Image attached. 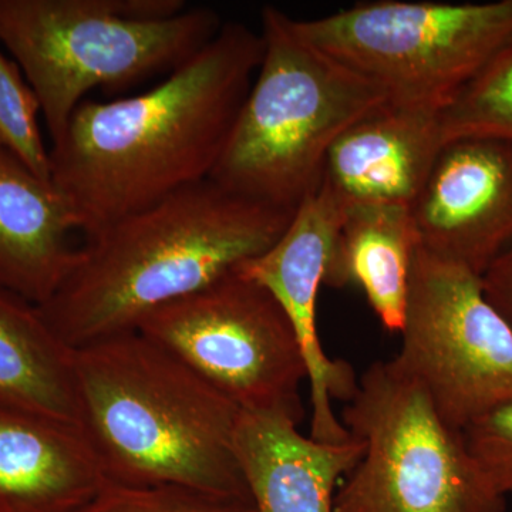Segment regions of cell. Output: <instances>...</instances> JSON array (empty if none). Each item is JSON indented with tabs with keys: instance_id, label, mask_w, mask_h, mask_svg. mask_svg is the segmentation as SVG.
<instances>
[{
	"instance_id": "obj_1",
	"label": "cell",
	"mask_w": 512,
	"mask_h": 512,
	"mask_svg": "<svg viewBox=\"0 0 512 512\" xmlns=\"http://www.w3.org/2000/svg\"><path fill=\"white\" fill-rule=\"evenodd\" d=\"M262 56L261 33L224 22L148 92L77 107L50 148V171L84 237L210 178Z\"/></svg>"
},
{
	"instance_id": "obj_2",
	"label": "cell",
	"mask_w": 512,
	"mask_h": 512,
	"mask_svg": "<svg viewBox=\"0 0 512 512\" xmlns=\"http://www.w3.org/2000/svg\"><path fill=\"white\" fill-rule=\"evenodd\" d=\"M293 215L210 178L188 185L86 235L72 271L40 312L74 350L131 332L148 313L271 248Z\"/></svg>"
},
{
	"instance_id": "obj_3",
	"label": "cell",
	"mask_w": 512,
	"mask_h": 512,
	"mask_svg": "<svg viewBox=\"0 0 512 512\" xmlns=\"http://www.w3.org/2000/svg\"><path fill=\"white\" fill-rule=\"evenodd\" d=\"M80 429L107 480L251 501L235 450L241 410L138 330L74 350Z\"/></svg>"
},
{
	"instance_id": "obj_4",
	"label": "cell",
	"mask_w": 512,
	"mask_h": 512,
	"mask_svg": "<svg viewBox=\"0 0 512 512\" xmlns=\"http://www.w3.org/2000/svg\"><path fill=\"white\" fill-rule=\"evenodd\" d=\"M222 25L184 0H0V47L35 92L52 144L90 90L173 73Z\"/></svg>"
},
{
	"instance_id": "obj_5",
	"label": "cell",
	"mask_w": 512,
	"mask_h": 512,
	"mask_svg": "<svg viewBox=\"0 0 512 512\" xmlns=\"http://www.w3.org/2000/svg\"><path fill=\"white\" fill-rule=\"evenodd\" d=\"M261 23V66L210 180L296 211L318 191L340 134L389 97L303 39L281 9L265 6Z\"/></svg>"
},
{
	"instance_id": "obj_6",
	"label": "cell",
	"mask_w": 512,
	"mask_h": 512,
	"mask_svg": "<svg viewBox=\"0 0 512 512\" xmlns=\"http://www.w3.org/2000/svg\"><path fill=\"white\" fill-rule=\"evenodd\" d=\"M342 423L363 454L343 478L335 512H505L507 498L397 360L359 377Z\"/></svg>"
},
{
	"instance_id": "obj_7",
	"label": "cell",
	"mask_w": 512,
	"mask_h": 512,
	"mask_svg": "<svg viewBox=\"0 0 512 512\" xmlns=\"http://www.w3.org/2000/svg\"><path fill=\"white\" fill-rule=\"evenodd\" d=\"M295 26L392 103L441 110L512 35V0L362 2Z\"/></svg>"
},
{
	"instance_id": "obj_8",
	"label": "cell",
	"mask_w": 512,
	"mask_h": 512,
	"mask_svg": "<svg viewBox=\"0 0 512 512\" xmlns=\"http://www.w3.org/2000/svg\"><path fill=\"white\" fill-rule=\"evenodd\" d=\"M136 330L173 352L242 413L301 423L308 369L285 312L237 269L148 313Z\"/></svg>"
},
{
	"instance_id": "obj_9",
	"label": "cell",
	"mask_w": 512,
	"mask_h": 512,
	"mask_svg": "<svg viewBox=\"0 0 512 512\" xmlns=\"http://www.w3.org/2000/svg\"><path fill=\"white\" fill-rule=\"evenodd\" d=\"M400 335L394 359L454 429L512 402V330L481 276L417 247Z\"/></svg>"
},
{
	"instance_id": "obj_10",
	"label": "cell",
	"mask_w": 512,
	"mask_h": 512,
	"mask_svg": "<svg viewBox=\"0 0 512 512\" xmlns=\"http://www.w3.org/2000/svg\"><path fill=\"white\" fill-rule=\"evenodd\" d=\"M345 208L320 185L296 208L278 241L237 268L239 274L264 286L291 322L308 369L309 436L326 443H343L352 437L333 412L332 403H348L359 383L349 363L326 355L318 330L319 289L335 254Z\"/></svg>"
},
{
	"instance_id": "obj_11",
	"label": "cell",
	"mask_w": 512,
	"mask_h": 512,
	"mask_svg": "<svg viewBox=\"0 0 512 512\" xmlns=\"http://www.w3.org/2000/svg\"><path fill=\"white\" fill-rule=\"evenodd\" d=\"M410 215L420 248L483 276L512 245V141H446Z\"/></svg>"
},
{
	"instance_id": "obj_12",
	"label": "cell",
	"mask_w": 512,
	"mask_h": 512,
	"mask_svg": "<svg viewBox=\"0 0 512 512\" xmlns=\"http://www.w3.org/2000/svg\"><path fill=\"white\" fill-rule=\"evenodd\" d=\"M444 144L440 110L386 101L340 134L323 165L322 187L345 207H409Z\"/></svg>"
},
{
	"instance_id": "obj_13",
	"label": "cell",
	"mask_w": 512,
	"mask_h": 512,
	"mask_svg": "<svg viewBox=\"0 0 512 512\" xmlns=\"http://www.w3.org/2000/svg\"><path fill=\"white\" fill-rule=\"evenodd\" d=\"M279 414L242 413L235 450L256 512H335L338 485L363 454L362 441L303 436Z\"/></svg>"
},
{
	"instance_id": "obj_14",
	"label": "cell",
	"mask_w": 512,
	"mask_h": 512,
	"mask_svg": "<svg viewBox=\"0 0 512 512\" xmlns=\"http://www.w3.org/2000/svg\"><path fill=\"white\" fill-rule=\"evenodd\" d=\"M106 481L80 427L0 403V512H74Z\"/></svg>"
},
{
	"instance_id": "obj_15",
	"label": "cell",
	"mask_w": 512,
	"mask_h": 512,
	"mask_svg": "<svg viewBox=\"0 0 512 512\" xmlns=\"http://www.w3.org/2000/svg\"><path fill=\"white\" fill-rule=\"evenodd\" d=\"M69 201L0 144V286L40 306L49 301L79 256Z\"/></svg>"
},
{
	"instance_id": "obj_16",
	"label": "cell",
	"mask_w": 512,
	"mask_h": 512,
	"mask_svg": "<svg viewBox=\"0 0 512 512\" xmlns=\"http://www.w3.org/2000/svg\"><path fill=\"white\" fill-rule=\"evenodd\" d=\"M417 247L409 207L349 205L325 285L359 286L384 329L400 333Z\"/></svg>"
},
{
	"instance_id": "obj_17",
	"label": "cell",
	"mask_w": 512,
	"mask_h": 512,
	"mask_svg": "<svg viewBox=\"0 0 512 512\" xmlns=\"http://www.w3.org/2000/svg\"><path fill=\"white\" fill-rule=\"evenodd\" d=\"M0 403L80 427L74 349L39 306L2 286Z\"/></svg>"
},
{
	"instance_id": "obj_18",
	"label": "cell",
	"mask_w": 512,
	"mask_h": 512,
	"mask_svg": "<svg viewBox=\"0 0 512 512\" xmlns=\"http://www.w3.org/2000/svg\"><path fill=\"white\" fill-rule=\"evenodd\" d=\"M444 143L458 137L512 141V35L440 110Z\"/></svg>"
},
{
	"instance_id": "obj_19",
	"label": "cell",
	"mask_w": 512,
	"mask_h": 512,
	"mask_svg": "<svg viewBox=\"0 0 512 512\" xmlns=\"http://www.w3.org/2000/svg\"><path fill=\"white\" fill-rule=\"evenodd\" d=\"M40 103L18 64L0 47V144L32 173L52 181L50 150L39 127Z\"/></svg>"
},
{
	"instance_id": "obj_20",
	"label": "cell",
	"mask_w": 512,
	"mask_h": 512,
	"mask_svg": "<svg viewBox=\"0 0 512 512\" xmlns=\"http://www.w3.org/2000/svg\"><path fill=\"white\" fill-rule=\"evenodd\" d=\"M74 512H256L251 501L232 500L181 485H128L107 480Z\"/></svg>"
},
{
	"instance_id": "obj_21",
	"label": "cell",
	"mask_w": 512,
	"mask_h": 512,
	"mask_svg": "<svg viewBox=\"0 0 512 512\" xmlns=\"http://www.w3.org/2000/svg\"><path fill=\"white\" fill-rule=\"evenodd\" d=\"M468 451L503 497L512 495V402L494 407L463 430Z\"/></svg>"
},
{
	"instance_id": "obj_22",
	"label": "cell",
	"mask_w": 512,
	"mask_h": 512,
	"mask_svg": "<svg viewBox=\"0 0 512 512\" xmlns=\"http://www.w3.org/2000/svg\"><path fill=\"white\" fill-rule=\"evenodd\" d=\"M485 296L512 330V245L481 276Z\"/></svg>"
}]
</instances>
